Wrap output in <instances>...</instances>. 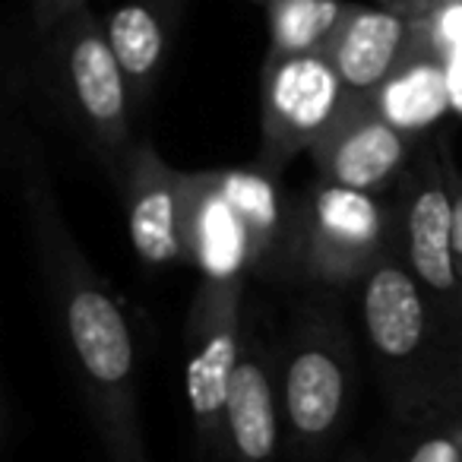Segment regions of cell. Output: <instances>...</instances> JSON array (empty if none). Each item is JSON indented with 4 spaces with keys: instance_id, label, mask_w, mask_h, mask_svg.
I'll list each match as a JSON object with an SVG mask.
<instances>
[{
    "instance_id": "14",
    "label": "cell",
    "mask_w": 462,
    "mask_h": 462,
    "mask_svg": "<svg viewBox=\"0 0 462 462\" xmlns=\"http://www.w3.org/2000/svg\"><path fill=\"white\" fill-rule=\"evenodd\" d=\"M421 39L418 20L399 10H374L352 4L346 23L327 45V60L336 67L348 96L365 98L386 83Z\"/></svg>"
},
{
    "instance_id": "11",
    "label": "cell",
    "mask_w": 462,
    "mask_h": 462,
    "mask_svg": "<svg viewBox=\"0 0 462 462\" xmlns=\"http://www.w3.org/2000/svg\"><path fill=\"white\" fill-rule=\"evenodd\" d=\"M130 245L143 266L190 263L184 178L149 143H136L121 178Z\"/></svg>"
},
{
    "instance_id": "7",
    "label": "cell",
    "mask_w": 462,
    "mask_h": 462,
    "mask_svg": "<svg viewBox=\"0 0 462 462\" xmlns=\"http://www.w3.org/2000/svg\"><path fill=\"white\" fill-rule=\"evenodd\" d=\"M247 285L199 282L187 314V405L203 462H222L225 399L245 339Z\"/></svg>"
},
{
    "instance_id": "5",
    "label": "cell",
    "mask_w": 462,
    "mask_h": 462,
    "mask_svg": "<svg viewBox=\"0 0 462 462\" xmlns=\"http://www.w3.org/2000/svg\"><path fill=\"white\" fill-rule=\"evenodd\" d=\"M459 171L443 136L421 143L393 199V245L428 295L462 329V276L456 266Z\"/></svg>"
},
{
    "instance_id": "2",
    "label": "cell",
    "mask_w": 462,
    "mask_h": 462,
    "mask_svg": "<svg viewBox=\"0 0 462 462\" xmlns=\"http://www.w3.org/2000/svg\"><path fill=\"white\" fill-rule=\"evenodd\" d=\"M355 291L393 421L411 428L462 402V329L418 282L396 245L386 247Z\"/></svg>"
},
{
    "instance_id": "8",
    "label": "cell",
    "mask_w": 462,
    "mask_h": 462,
    "mask_svg": "<svg viewBox=\"0 0 462 462\" xmlns=\"http://www.w3.org/2000/svg\"><path fill=\"white\" fill-rule=\"evenodd\" d=\"M348 92L327 54L266 58L260 83V155L257 162L282 174L295 155L310 152L346 105Z\"/></svg>"
},
{
    "instance_id": "21",
    "label": "cell",
    "mask_w": 462,
    "mask_h": 462,
    "mask_svg": "<svg viewBox=\"0 0 462 462\" xmlns=\"http://www.w3.org/2000/svg\"><path fill=\"white\" fill-rule=\"evenodd\" d=\"M346 462H377V459H371V456H361V453H358V456H348Z\"/></svg>"
},
{
    "instance_id": "17",
    "label": "cell",
    "mask_w": 462,
    "mask_h": 462,
    "mask_svg": "<svg viewBox=\"0 0 462 462\" xmlns=\"http://www.w3.org/2000/svg\"><path fill=\"white\" fill-rule=\"evenodd\" d=\"M348 10L346 0H266L270 58L323 54Z\"/></svg>"
},
{
    "instance_id": "22",
    "label": "cell",
    "mask_w": 462,
    "mask_h": 462,
    "mask_svg": "<svg viewBox=\"0 0 462 462\" xmlns=\"http://www.w3.org/2000/svg\"><path fill=\"white\" fill-rule=\"evenodd\" d=\"M260 4H266V0H260Z\"/></svg>"
},
{
    "instance_id": "3",
    "label": "cell",
    "mask_w": 462,
    "mask_h": 462,
    "mask_svg": "<svg viewBox=\"0 0 462 462\" xmlns=\"http://www.w3.org/2000/svg\"><path fill=\"white\" fill-rule=\"evenodd\" d=\"M285 449L291 462H320L355 409L358 355L336 291L310 289L295 298L279 333Z\"/></svg>"
},
{
    "instance_id": "9",
    "label": "cell",
    "mask_w": 462,
    "mask_h": 462,
    "mask_svg": "<svg viewBox=\"0 0 462 462\" xmlns=\"http://www.w3.org/2000/svg\"><path fill=\"white\" fill-rule=\"evenodd\" d=\"M285 447L279 336L254 310L245 314V339L225 399L222 462H276Z\"/></svg>"
},
{
    "instance_id": "10",
    "label": "cell",
    "mask_w": 462,
    "mask_h": 462,
    "mask_svg": "<svg viewBox=\"0 0 462 462\" xmlns=\"http://www.w3.org/2000/svg\"><path fill=\"white\" fill-rule=\"evenodd\" d=\"M421 143L396 130L371 98L348 96L327 134L310 146L320 180L383 197L399 187Z\"/></svg>"
},
{
    "instance_id": "20",
    "label": "cell",
    "mask_w": 462,
    "mask_h": 462,
    "mask_svg": "<svg viewBox=\"0 0 462 462\" xmlns=\"http://www.w3.org/2000/svg\"><path fill=\"white\" fill-rule=\"evenodd\" d=\"M456 266H459V276H462V187H459V197H456Z\"/></svg>"
},
{
    "instance_id": "4",
    "label": "cell",
    "mask_w": 462,
    "mask_h": 462,
    "mask_svg": "<svg viewBox=\"0 0 462 462\" xmlns=\"http://www.w3.org/2000/svg\"><path fill=\"white\" fill-rule=\"evenodd\" d=\"M42 79L60 115L121 178L134 143V98L108 45L105 26L89 7L60 23L42 48Z\"/></svg>"
},
{
    "instance_id": "12",
    "label": "cell",
    "mask_w": 462,
    "mask_h": 462,
    "mask_svg": "<svg viewBox=\"0 0 462 462\" xmlns=\"http://www.w3.org/2000/svg\"><path fill=\"white\" fill-rule=\"evenodd\" d=\"M216 180L251 235L254 276H295L298 199L285 193L282 178L254 162L238 168H216Z\"/></svg>"
},
{
    "instance_id": "1",
    "label": "cell",
    "mask_w": 462,
    "mask_h": 462,
    "mask_svg": "<svg viewBox=\"0 0 462 462\" xmlns=\"http://www.w3.org/2000/svg\"><path fill=\"white\" fill-rule=\"evenodd\" d=\"M14 162L42 289L51 304L54 327L77 374L105 462H149L143 447L136 348L127 314L67 228L54 184L29 136L20 134Z\"/></svg>"
},
{
    "instance_id": "19",
    "label": "cell",
    "mask_w": 462,
    "mask_h": 462,
    "mask_svg": "<svg viewBox=\"0 0 462 462\" xmlns=\"http://www.w3.org/2000/svg\"><path fill=\"white\" fill-rule=\"evenodd\" d=\"M92 0H32V23L42 35L54 32L60 23L77 16L79 10L89 7Z\"/></svg>"
},
{
    "instance_id": "6",
    "label": "cell",
    "mask_w": 462,
    "mask_h": 462,
    "mask_svg": "<svg viewBox=\"0 0 462 462\" xmlns=\"http://www.w3.org/2000/svg\"><path fill=\"white\" fill-rule=\"evenodd\" d=\"M393 203L352 187L317 180L298 197L295 279L310 289H358L393 245Z\"/></svg>"
},
{
    "instance_id": "18",
    "label": "cell",
    "mask_w": 462,
    "mask_h": 462,
    "mask_svg": "<svg viewBox=\"0 0 462 462\" xmlns=\"http://www.w3.org/2000/svg\"><path fill=\"white\" fill-rule=\"evenodd\" d=\"M402 434L393 462H462V402L402 428Z\"/></svg>"
},
{
    "instance_id": "13",
    "label": "cell",
    "mask_w": 462,
    "mask_h": 462,
    "mask_svg": "<svg viewBox=\"0 0 462 462\" xmlns=\"http://www.w3.org/2000/svg\"><path fill=\"white\" fill-rule=\"evenodd\" d=\"M187 197V251L199 282L247 285L254 276V247L245 222L225 199L212 171H180Z\"/></svg>"
},
{
    "instance_id": "15",
    "label": "cell",
    "mask_w": 462,
    "mask_h": 462,
    "mask_svg": "<svg viewBox=\"0 0 462 462\" xmlns=\"http://www.w3.org/2000/svg\"><path fill=\"white\" fill-rule=\"evenodd\" d=\"M184 0H127L102 20L108 45L127 79L134 111L146 108L168 64Z\"/></svg>"
},
{
    "instance_id": "16",
    "label": "cell",
    "mask_w": 462,
    "mask_h": 462,
    "mask_svg": "<svg viewBox=\"0 0 462 462\" xmlns=\"http://www.w3.org/2000/svg\"><path fill=\"white\" fill-rule=\"evenodd\" d=\"M371 105L402 134L421 140L434 124L443 121L453 108V64L447 54L418 39L409 58L386 77L377 92H371Z\"/></svg>"
}]
</instances>
